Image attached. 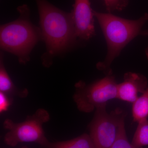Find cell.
I'll list each match as a JSON object with an SVG mask.
<instances>
[{"label": "cell", "mask_w": 148, "mask_h": 148, "mask_svg": "<svg viewBox=\"0 0 148 148\" xmlns=\"http://www.w3.org/2000/svg\"><path fill=\"white\" fill-rule=\"evenodd\" d=\"M148 88V80L145 76L127 72L124 74L123 81L118 84L117 98L133 103L138 98V93L143 94Z\"/></svg>", "instance_id": "cell-8"}, {"label": "cell", "mask_w": 148, "mask_h": 148, "mask_svg": "<svg viewBox=\"0 0 148 148\" xmlns=\"http://www.w3.org/2000/svg\"><path fill=\"white\" fill-rule=\"evenodd\" d=\"M12 103V101L9 95L0 92V113L1 114L8 110Z\"/></svg>", "instance_id": "cell-15"}, {"label": "cell", "mask_w": 148, "mask_h": 148, "mask_svg": "<svg viewBox=\"0 0 148 148\" xmlns=\"http://www.w3.org/2000/svg\"><path fill=\"white\" fill-rule=\"evenodd\" d=\"M111 148H139L135 147L129 142L127 139L125 127V122L122 124L118 135Z\"/></svg>", "instance_id": "cell-13"}, {"label": "cell", "mask_w": 148, "mask_h": 148, "mask_svg": "<svg viewBox=\"0 0 148 148\" xmlns=\"http://www.w3.org/2000/svg\"><path fill=\"white\" fill-rule=\"evenodd\" d=\"M17 10L20 15L17 19L1 26L0 45L2 50L16 56L19 63L25 64L35 46L42 39V35L40 29L30 21L28 6H20Z\"/></svg>", "instance_id": "cell-3"}, {"label": "cell", "mask_w": 148, "mask_h": 148, "mask_svg": "<svg viewBox=\"0 0 148 148\" xmlns=\"http://www.w3.org/2000/svg\"><path fill=\"white\" fill-rule=\"evenodd\" d=\"M108 13L114 11H121L128 4V0H103Z\"/></svg>", "instance_id": "cell-14"}, {"label": "cell", "mask_w": 148, "mask_h": 148, "mask_svg": "<svg viewBox=\"0 0 148 148\" xmlns=\"http://www.w3.org/2000/svg\"><path fill=\"white\" fill-rule=\"evenodd\" d=\"M36 1L42 39L48 56L42 63L49 67L51 64V57L73 45L77 37L71 12L63 11L47 0Z\"/></svg>", "instance_id": "cell-1"}, {"label": "cell", "mask_w": 148, "mask_h": 148, "mask_svg": "<svg viewBox=\"0 0 148 148\" xmlns=\"http://www.w3.org/2000/svg\"><path fill=\"white\" fill-rule=\"evenodd\" d=\"M77 37L88 40L95 34L94 13L89 0H75L71 12Z\"/></svg>", "instance_id": "cell-7"}, {"label": "cell", "mask_w": 148, "mask_h": 148, "mask_svg": "<svg viewBox=\"0 0 148 148\" xmlns=\"http://www.w3.org/2000/svg\"><path fill=\"white\" fill-rule=\"evenodd\" d=\"M138 123L131 143L137 147L143 148L148 146V120L143 119Z\"/></svg>", "instance_id": "cell-12"}, {"label": "cell", "mask_w": 148, "mask_h": 148, "mask_svg": "<svg viewBox=\"0 0 148 148\" xmlns=\"http://www.w3.org/2000/svg\"><path fill=\"white\" fill-rule=\"evenodd\" d=\"M132 115L133 120L138 122L148 117V88L133 103Z\"/></svg>", "instance_id": "cell-11"}, {"label": "cell", "mask_w": 148, "mask_h": 148, "mask_svg": "<svg viewBox=\"0 0 148 148\" xmlns=\"http://www.w3.org/2000/svg\"><path fill=\"white\" fill-rule=\"evenodd\" d=\"M50 119L49 113L46 110L40 108L21 122L15 123L9 119L5 120L3 127L8 132L5 135V143L12 147L25 143H36L42 147L49 141L42 126Z\"/></svg>", "instance_id": "cell-4"}, {"label": "cell", "mask_w": 148, "mask_h": 148, "mask_svg": "<svg viewBox=\"0 0 148 148\" xmlns=\"http://www.w3.org/2000/svg\"><path fill=\"white\" fill-rule=\"evenodd\" d=\"M117 86L112 75H106L90 84L80 81L75 85L73 100L80 111L91 112L110 100L117 98Z\"/></svg>", "instance_id": "cell-5"}, {"label": "cell", "mask_w": 148, "mask_h": 148, "mask_svg": "<svg viewBox=\"0 0 148 148\" xmlns=\"http://www.w3.org/2000/svg\"><path fill=\"white\" fill-rule=\"evenodd\" d=\"M106 106L105 104L96 109L89 125V135L95 148L112 147L127 115L120 108L108 113Z\"/></svg>", "instance_id": "cell-6"}, {"label": "cell", "mask_w": 148, "mask_h": 148, "mask_svg": "<svg viewBox=\"0 0 148 148\" xmlns=\"http://www.w3.org/2000/svg\"><path fill=\"white\" fill-rule=\"evenodd\" d=\"M107 43L108 51L105 60L96 65L98 70L106 75H112L111 68L114 60L130 41L138 36H148L147 31L142 28L148 21V14L145 13L136 20L121 18L111 13H102L93 10Z\"/></svg>", "instance_id": "cell-2"}, {"label": "cell", "mask_w": 148, "mask_h": 148, "mask_svg": "<svg viewBox=\"0 0 148 148\" xmlns=\"http://www.w3.org/2000/svg\"><path fill=\"white\" fill-rule=\"evenodd\" d=\"M44 148H95L90 135L84 134L72 140L51 143L49 141Z\"/></svg>", "instance_id": "cell-10"}, {"label": "cell", "mask_w": 148, "mask_h": 148, "mask_svg": "<svg viewBox=\"0 0 148 148\" xmlns=\"http://www.w3.org/2000/svg\"><path fill=\"white\" fill-rule=\"evenodd\" d=\"M145 53L146 56H147V58L148 60V47L146 49Z\"/></svg>", "instance_id": "cell-16"}, {"label": "cell", "mask_w": 148, "mask_h": 148, "mask_svg": "<svg viewBox=\"0 0 148 148\" xmlns=\"http://www.w3.org/2000/svg\"><path fill=\"white\" fill-rule=\"evenodd\" d=\"M22 148H28L27 147H22Z\"/></svg>", "instance_id": "cell-17"}, {"label": "cell", "mask_w": 148, "mask_h": 148, "mask_svg": "<svg viewBox=\"0 0 148 148\" xmlns=\"http://www.w3.org/2000/svg\"><path fill=\"white\" fill-rule=\"evenodd\" d=\"M0 92L9 96H15L20 98H25L29 94L27 89H18L14 84L8 73L3 63V58L0 62Z\"/></svg>", "instance_id": "cell-9"}]
</instances>
